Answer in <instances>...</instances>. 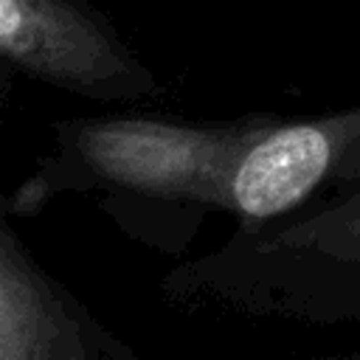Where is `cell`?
<instances>
[{
    "mask_svg": "<svg viewBox=\"0 0 360 360\" xmlns=\"http://www.w3.org/2000/svg\"><path fill=\"white\" fill-rule=\"evenodd\" d=\"M267 115L188 124L152 115L65 118L51 149L3 202L37 217L62 194H96L98 208L152 250H188L208 214L231 208V188Z\"/></svg>",
    "mask_w": 360,
    "mask_h": 360,
    "instance_id": "obj_1",
    "label": "cell"
},
{
    "mask_svg": "<svg viewBox=\"0 0 360 360\" xmlns=\"http://www.w3.org/2000/svg\"><path fill=\"white\" fill-rule=\"evenodd\" d=\"M158 290L183 307L360 326V180L290 217L233 225L219 248L172 267Z\"/></svg>",
    "mask_w": 360,
    "mask_h": 360,
    "instance_id": "obj_2",
    "label": "cell"
},
{
    "mask_svg": "<svg viewBox=\"0 0 360 360\" xmlns=\"http://www.w3.org/2000/svg\"><path fill=\"white\" fill-rule=\"evenodd\" d=\"M3 73L90 101H149L160 79L87 0H0Z\"/></svg>",
    "mask_w": 360,
    "mask_h": 360,
    "instance_id": "obj_3",
    "label": "cell"
},
{
    "mask_svg": "<svg viewBox=\"0 0 360 360\" xmlns=\"http://www.w3.org/2000/svg\"><path fill=\"white\" fill-rule=\"evenodd\" d=\"M360 180V104L318 118H273L248 146L231 188L236 225L290 217Z\"/></svg>",
    "mask_w": 360,
    "mask_h": 360,
    "instance_id": "obj_4",
    "label": "cell"
},
{
    "mask_svg": "<svg viewBox=\"0 0 360 360\" xmlns=\"http://www.w3.org/2000/svg\"><path fill=\"white\" fill-rule=\"evenodd\" d=\"M56 284L28 253L11 217L0 219V360H56Z\"/></svg>",
    "mask_w": 360,
    "mask_h": 360,
    "instance_id": "obj_5",
    "label": "cell"
},
{
    "mask_svg": "<svg viewBox=\"0 0 360 360\" xmlns=\"http://www.w3.org/2000/svg\"><path fill=\"white\" fill-rule=\"evenodd\" d=\"M56 360H141L70 290H59Z\"/></svg>",
    "mask_w": 360,
    "mask_h": 360,
    "instance_id": "obj_6",
    "label": "cell"
},
{
    "mask_svg": "<svg viewBox=\"0 0 360 360\" xmlns=\"http://www.w3.org/2000/svg\"><path fill=\"white\" fill-rule=\"evenodd\" d=\"M309 360H360V352H338V354H318Z\"/></svg>",
    "mask_w": 360,
    "mask_h": 360,
    "instance_id": "obj_7",
    "label": "cell"
}]
</instances>
